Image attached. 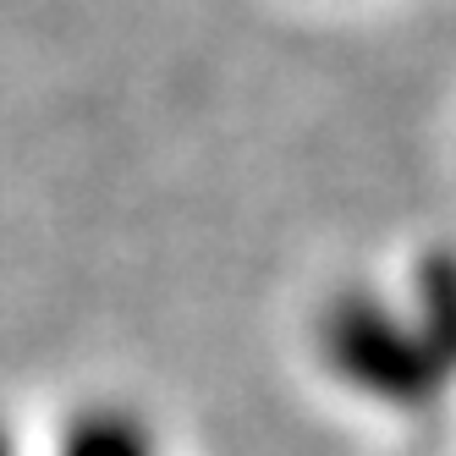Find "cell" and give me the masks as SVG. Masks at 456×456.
<instances>
[{
	"label": "cell",
	"instance_id": "obj_1",
	"mask_svg": "<svg viewBox=\"0 0 456 456\" xmlns=\"http://www.w3.org/2000/svg\"><path fill=\"white\" fill-rule=\"evenodd\" d=\"M0 456H6V440H0Z\"/></svg>",
	"mask_w": 456,
	"mask_h": 456
}]
</instances>
